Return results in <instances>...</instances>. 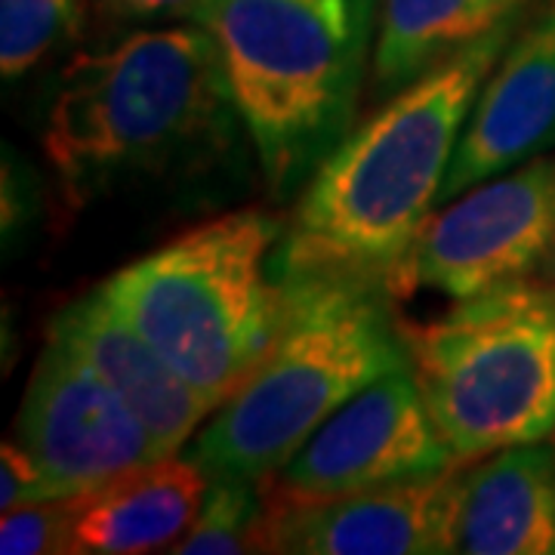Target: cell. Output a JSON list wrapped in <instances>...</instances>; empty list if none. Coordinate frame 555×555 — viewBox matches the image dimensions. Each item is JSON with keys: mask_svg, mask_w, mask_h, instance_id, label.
Segmentation results:
<instances>
[{"mask_svg": "<svg viewBox=\"0 0 555 555\" xmlns=\"http://www.w3.org/2000/svg\"><path fill=\"white\" fill-rule=\"evenodd\" d=\"M521 22H506L433 65L343 137L318 164L284 229L275 275H358L392 294L401 262L438 204L478 93Z\"/></svg>", "mask_w": 555, "mask_h": 555, "instance_id": "cell-1", "label": "cell"}, {"mask_svg": "<svg viewBox=\"0 0 555 555\" xmlns=\"http://www.w3.org/2000/svg\"><path fill=\"white\" fill-rule=\"evenodd\" d=\"M275 281L281 324L272 346L189 441L185 456L207 476H278L349 398L411 364L386 284L331 272Z\"/></svg>", "mask_w": 555, "mask_h": 555, "instance_id": "cell-2", "label": "cell"}, {"mask_svg": "<svg viewBox=\"0 0 555 555\" xmlns=\"http://www.w3.org/2000/svg\"><path fill=\"white\" fill-rule=\"evenodd\" d=\"M235 102L214 38L195 28L137 31L65 68L43 149L72 198L142 173L214 160L235 139Z\"/></svg>", "mask_w": 555, "mask_h": 555, "instance_id": "cell-3", "label": "cell"}, {"mask_svg": "<svg viewBox=\"0 0 555 555\" xmlns=\"http://www.w3.org/2000/svg\"><path fill=\"white\" fill-rule=\"evenodd\" d=\"M379 0H204L192 16L219 50L262 173L291 195L349 133Z\"/></svg>", "mask_w": 555, "mask_h": 555, "instance_id": "cell-4", "label": "cell"}, {"mask_svg": "<svg viewBox=\"0 0 555 555\" xmlns=\"http://www.w3.org/2000/svg\"><path fill=\"white\" fill-rule=\"evenodd\" d=\"M284 229L238 210L124 266L100 291L214 408L266 356L281 324L272 262Z\"/></svg>", "mask_w": 555, "mask_h": 555, "instance_id": "cell-5", "label": "cell"}, {"mask_svg": "<svg viewBox=\"0 0 555 555\" xmlns=\"http://www.w3.org/2000/svg\"><path fill=\"white\" fill-rule=\"evenodd\" d=\"M438 433L460 466L555 436V291L537 278L456 299L404 327Z\"/></svg>", "mask_w": 555, "mask_h": 555, "instance_id": "cell-6", "label": "cell"}, {"mask_svg": "<svg viewBox=\"0 0 555 555\" xmlns=\"http://www.w3.org/2000/svg\"><path fill=\"white\" fill-rule=\"evenodd\" d=\"M555 241V158L540 155L478 182L416 235L392 297L433 287L454 299L534 278Z\"/></svg>", "mask_w": 555, "mask_h": 555, "instance_id": "cell-7", "label": "cell"}, {"mask_svg": "<svg viewBox=\"0 0 555 555\" xmlns=\"http://www.w3.org/2000/svg\"><path fill=\"white\" fill-rule=\"evenodd\" d=\"M460 466L438 433L411 364L349 398L278 473L284 500H331Z\"/></svg>", "mask_w": 555, "mask_h": 555, "instance_id": "cell-8", "label": "cell"}, {"mask_svg": "<svg viewBox=\"0 0 555 555\" xmlns=\"http://www.w3.org/2000/svg\"><path fill=\"white\" fill-rule=\"evenodd\" d=\"M20 441L60 496L164 460L130 404L60 339H47L20 411Z\"/></svg>", "mask_w": 555, "mask_h": 555, "instance_id": "cell-9", "label": "cell"}, {"mask_svg": "<svg viewBox=\"0 0 555 555\" xmlns=\"http://www.w3.org/2000/svg\"><path fill=\"white\" fill-rule=\"evenodd\" d=\"M463 466L331 500L272 496L262 553L444 555L454 553Z\"/></svg>", "mask_w": 555, "mask_h": 555, "instance_id": "cell-10", "label": "cell"}, {"mask_svg": "<svg viewBox=\"0 0 555 555\" xmlns=\"http://www.w3.org/2000/svg\"><path fill=\"white\" fill-rule=\"evenodd\" d=\"M555 149V0L521 22L456 142L438 201Z\"/></svg>", "mask_w": 555, "mask_h": 555, "instance_id": "cell-11", "label": "cell"}, {"mask_svg": "<svg viewBox=\"0 0 555 555\" xmlns=\"http://www.w3.org/2000/svg\"><path fill=\"white\" fill-rule=\"evenodd\" d=\"M50 337L60 339L90 364L130 411L142 420L160 456H177L201 423L217 408L198 389L177 374V367L158 349L133 331L102 291L75 299L50 324Z\"/></svg>", "mask_w": 555, "mask_h": 555, "instance_id": "cell-12", "label": "cell"}, {"mask_svg": "<svg viewBox=\"0 0 555 555\" xmlns=\"http://www.w3.org/2000/svg\"><path fill=\"white\" fill-rule=\"evenodd\" d=\"M454 553L555 555V444H518L463 466Z\"/></svg>", "mask_w": 555, "mask_h": 555, "instance_id": "cell-13", "label": "cell"}, {"mask_svg": "<svg viewBox=\"0 0 555 555\" xmlns=\"http://www.w3.org/2000/svg\"><path fill=\"white\" fill-rule=\"evenodd\" d=\"M207 473L164 456L78 496L72 553L133 555L173 550L198 516Z\"/></svg>", "mask_w": 555, "mask_h": 555, "instance_id": "cell-14", "label": "cell"}, {"mask_svg": "<svg viewBox=\"0 0 555 555\" xmlns=\"http://www.w3.org/2000/svg\"><path fill=\"white\" fill-rule=\"evenodd\" d=\"M525 13L528 0H383L371 60L374 93L389 100L433 65Z\"/></svg>", "mask_w": 555, "mask_h": 555, "instance_id": "cell-15", "label": "cell"}, {"mask_svg": "<svg viewBox=\"0 0 555 555\" xmlns=\"http://www.w3.org/2000/svg\"><path fill=\"white\" fill-rule=\"evenodd\" d=\"M207 491L192 528L170 553L177 555H241L262 553L266 506L257 478L207 476Z\"/></svg>", "mask_w": 555, "mask_h": 555, "instance_id": "cell-16", "label": "cell"}, {"mask_svg": "<svg viewBox=\"0 0 555 555\" xmlns=\"http://www.w3.org/2000/svg\"><path fill=\"white\" fill-rule=\"evenodd\" d=\"M80 0H0V75L22 78L80 31Z\"/></svg>", "mask_w": 555, "mask_h": 555, "instance_id": "cell-17", "label": "cell"}, {"mask_svg": "<svg viewBox=\"0 0 555 555\" xmlns=\"http://www.w3.org/2000/svg\"><path fill=\"white\" fill-rule=\"evenodd\" d=\"M78 496H62L10 509L0 518V553L3 555H60L72 553Z\"/></svg>", "mask_w": 555, "mask_h": 555, "instance_id": "cell-18", "label": "cell"}, {"mask_svg": "<svg viewBox=\"0 0 555 555\" xmlns=\"http://www.w3.org/2000/svg\"><path fill=\"white\" fill-rule=\"evenodd\" d=\"M47 500H62L60 491L53 488L50 476L40 469V463L28 454L25 444L3 441L0 448V509H22L31 503H47Z\"/></svg>", "mask_w": 555, "mask_h": 555, "instance_id": "cell-19", "label": "cell"}, {"mask_svg": "<svg viewBox=\"0 0 555 555\" xmlns=\"http://www.w3.org/2000/svg\"><path fill=\"white\" fill-rule=\"evenodd\" d=\"M105 10L130 20H179L195 16L204 0H100Z\"/></svg>", "mask_w": 555, "mask_h": 555, "instance_id": "cell-20", "label": "cell"}, {"mask_svg": "<svg viewBox=\"0 0 555 555\" xmlns=\"http://www.w3.org/2000/svg\"><path fill=\"white\" fill-rule=\"evenodd\" d=\"M537 281H543L550 291H555V241L550 244V250H546V257L540 262V269H537Z\"/></svg>", "mask_w": 555, "mask_h": 555, "instance_id": "cell-21", "label": "cell"}]
</instances>
